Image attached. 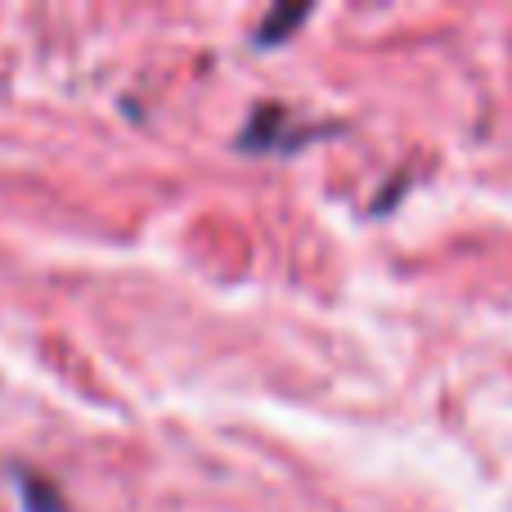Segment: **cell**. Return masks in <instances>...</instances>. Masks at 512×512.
I'll list each match as a JSON object with an SVG mask.
<instances>
[{
	"instance_id": "cell-1",
	"label": "cell",
	"mask_w": 512,
	"mask_h": 512,
	"mask_svg": "<svg viewBox=\"0 0 512 512\" xmlns=\"http://www.w3.org/2000/svg\"><path fill=\"white\" fill-rule=\"evenodd\" d=\"M301 18H306V9H274L270 23H265L261 36H256V45H274V41H279V32H288V27L301 23Z\"/></svg>"
}]
</instances>
